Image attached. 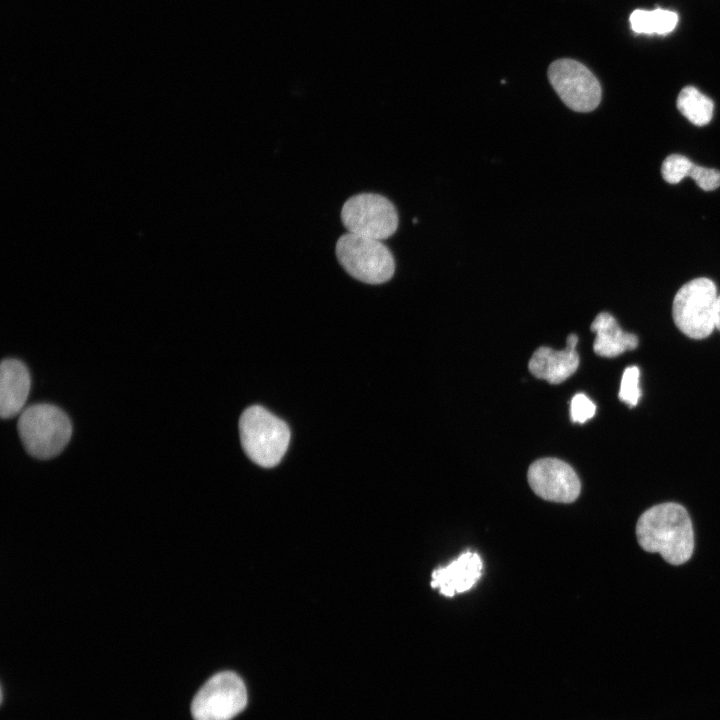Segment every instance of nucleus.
I'll use <instances>...</instances> for the list:
<instances>
[{
  "instance_id": "nucleus-1",
  "label": "nucleus",
  "mask_w": 720,
  "mask_h": 720,
  "mask_svg": "<svg viewBox=\"0 0 720 720\" xmlns=\"http://www.w3.org/2000/svg\"><path fill=\"white\" fill-rule=\"evenodd\" d=\"M636 537L643 550L659 553L672 565L687 562L694 551L691 519L677 503H661L646 510L637 521Z\"/></svg>"
},
{
  "instance_id": "nucleus-2",
  "label": "nucleus",
  "mask_w": 720,
  "mask_h": 720,
  "mask_svg": "<svg viewBox=\"0 0 720 720\" xmlns=\"http://www.w3.org/2000/svg\"><path fill=\"white\" fill-rule=\"evenodd\" d=\"M17 427L27 453L43 460L61 453L72 434L67 414L48 403H38L23 409Z\"/></svg>"
},
{
  "instance_id": "nucleus-3",
  "label": "nucleus",
  "mask_w": 720,
  "mask_h": 720,
  "mask_svg": "<svg viewBox=\"0 0 720 720\" xmlns=\"http://www.w3.org/2000/svg\"><path fill=\"white\" fill-rule=\"evenodd\" d=\"M239 435L246 455L262 467L277 465L287 451L290 430L287 424L261 406L244 410Z\"/></svg>"
},
{
  "instance_id": "nucleus-4",
  "label": "nucleus",
  "mask_w": 720,
  "mask_h": 720,
  "mask_svg": "<svg viewBox=\"0 0 720 720\" xmlns=\"http://www.w3.org/2000/svg\"><path fill=\"white\" fill-rule=\"evenodd\" d=\"M335 252L346 272L361 282L382 284L394 274L393 255L380 240L347 232L337 240Z\"/></svg>"
},
{
  "instance_id": "nucleus-5",
  "label": "nucleus",
  "mask_w": 720,
  "mask_h": 720,
  "mask_svg": "<svg viewBox=\"0 0 720 720\" xmlns=\"http://www.w3.org/2000/svg\"><path fill=\"white\" fill-rule=\"evenodd\" d=\"M718 294L715 283L696 278L676 293L672 315L678 329L693 339L708 337L716 328Z\"/></svg>"
},
{
  "instance_id": "nucleus-6",
  "label": "nucleus",
  "mask_w": 720,
  "mask_h": 720,
  "mask_svg": "<svg viewBox=\"0 0 720 720\" xmlns=\"http://www.w3.org/2000/svg\"><path fill=\"white\" fill-rule=\"evenodd\" d=\"M341 221L349 233L384 240L391 237L399 224L393 203L376 193H360L346 200Z\"/></svg>"
},
{
  "instance_id": "nucleus-7",
  "label": "nucleus",
  "mask_w": 720,
  "mask_h": 720,
  "mask_svg": "<svg viewBox=\"0 0 720 720\" xmlns=\"http://www.w3.org/2000/svg\"><path fill=\"white\" fill-rule=\"evenodd\" d=\"M247 704L243 680L234 672L223 671L209 678L191 702L194 720H231Z\"/></svg>"
},
{
  "instance_id": "nucleus-8",
  "label": "nucleus",
  "mask_w": 720,
  "mask_h": 720,
  "mask_svg": "<svg viewBox=\"0 0 720 720\" xmlns=\"http://www.w3.org/2000/svg\"><path fill=\"white\" fill-rule=\"evenodd\" d=\"M548 79L563 103L576 112H591L601 101V86L582 63L563 58L548 68Z\"/></svg>"
},
{
  "instance_id": "nucleus-9",
  "label": "nucleus",
  "mask_w": 720,
  "mask_h": 720,
  "mask_svg": "<svg viewBox=\"0 0 720 720\" xmlns=\"http://www.w3.org/2000/svg\"><path fill=\"white\" fill-rule=\"evenodd\" d=\"M527 477L532 490L548 501L571 503L580 494L581 483L576 472L557 458H542L533 462Z\"/></svg>"
},
{
  "instance_id": "nucleus-10",
  "label": "nucleus",
  "mask_w": 720,
  "mask_h": 720,
  "mask_svg": "<svg viewBox=\"0 0 720 720\" xmlns=\"http://www.w3.org/2000/svg\"><path fill=\"white\" fill-rule=\"evenodd\" d=\"M578 337L571 334L567 337L563 350L540 347L532 355L528 368L537 378L550 384H559L568 379L578 368L579 356L576 351Z\"/></svg>"
},
{
  "instance_id": "nucleus-11",
  "label": "nucleus",
  "mask_w": 720,
  "mask_h": 720,
  "mask_svg": "<svg viewBox=\"0 0 720 720\" xmlns=\"http://www.w3.org/2000/svg\"><path fill=\"white\" fill-rule=\"evenodd\" d=\"M482 574V560L475 552L467 551L445 567H439L432 573V588L452 597L471 589Z\"/></svg>"
},
{
  "instance_id": "nucleus-12",
  "label": "nucleus",
  "mask_w": 720,
  "mask_h": 720,
  "mask_svg": "<svg viewBox=\"0 0 720 720\" xmlns=\"http://www.w3.org/2000/svg\"><path fill=\"white\" fill-rule=\"evenodd\" d=\"M31 387L30 374L20 360L4 359L0 367V415L9 419L23 411Z\"/></svg>"
},
{
  "instance_id": "nucleus-13",
  "label": "nucleus",
  "mask_w": 720,
  "mask_h": 720,
  "mask_svg": "<svg viewBox=\"0 0 720 720\" xmlns=\"http://www.w3.org/2000/svg\"><path fill=\"white\" fill-rule=\"evenodd\" d=\"M596 333L593 344L595 353L601 357H616L638 346V338L621 329L616 319L608 312L599 313L591 324Z\"/></svg>"
},
{
  "instance_id": "nucleus-14",
  "label": "nucleus",
  "mask_w": 720,
  "mask_h": 720,
  "mask_svg": "<svg viewBox=\"0 0 720 720\" xmlns=\"http://www.w3.org/2000/svg\"><path fill=\"white\" fill-rule=\"evenodd\" d=\"M630 27L636 34L667 35L677 23L678 15L674 11L656 8L654 10H634L630 17Z\"/></svg>"
},
{
  "instance_id": "nucleus-15",
  "label": "nucleus",
  "mask_w": 720,
  "mask_h": 720,
  "mask_svg": "<svg viewBox=\"0 0 720 720\" xmlns=\"http://www.w3.org/2000/svg\"><path fill=\"white\" fill-rule=\"evenodd\" d=\"M680 113L696 126L707 125L713 117V101L696 87H684L677 98Z\"/></svg>"
},
{
  "instance_id": "nucleus-16",
  "label": "nucleus",
  "mask_w": 720,
  "mask_h": 720,
  "mask_svg": "<svg viewBox=\"0 0 720 720\" xmlns=\"http://www.w3.org/2000/svg\"><path fill=\"white\" fill-rule=\"evenodd\" d=\"M694 163L680 154L669 155L662 164L663 179L670 184H677L689 175Z\"/></svg>"
},
{
  "instance_id": "nucleus-17",
  "label": "nucleus",
  "mask_w": 720,
  "mask_h": 720,
  "mask_svg": "<svg viewBox=\"0 0 720 720\" xmlns=\"http://www.w3.org/2000/svg\"><path fill=\"white\" fill-rule=\"evenodd\" d=\"M639 377L638 367L630 366L625 369L621 378L619 398L630 407L635 406L641 396Z\"/></svg>"
},
{
  "instance_id": "nucleus-18",
  "label": "nucleus",
  "mask_w": 720,
  "mask_h": 720,
  "mask_svg": "<svg viewBox=\"0 0 720 720\" xmlns=\"http://www.w3.org/2000/svg\"><path fill=\"white\" fill-rule=\"evenodd\" d=\"M596 411L595 404L583 393L576 394L570 404V416L574 423H585Z\"/></svg>"
},
{
  "instance_id": "nucleus-19",
  "label": "nucleus",
  "mask_w": 720,
  "mask_h": 720,
  "mask_svg": "<svg viewBox=\"0 0 720 720\" xmlns=\"http://www.w3.org/2000/svg\"><path fill=\"white\" fill-rule=\"evenodd\" d=\"M688 176L704 191H712L720 186V171L714 168L693 164Z\"/></svg>"
},
{
  "instance_id": "nucleus-20",
  "label": "nucleus",
  "mask_w": 720,
  "mask_h": 720,
  "mask_svg": "<svg viewBox=\"0 0 720 720\" xmlns=\"http://www.w3.org/2000/svg\"><path fill=\"white\" fill-rule=\"evenodd\" d=\"M716 328L718 330H720V295H718V301H717Z\"/></svg>"
}]
</instances>
